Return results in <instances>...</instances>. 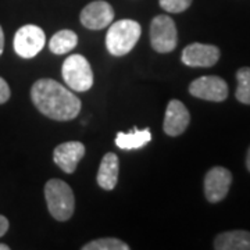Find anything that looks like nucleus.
Segmentation results:
<instances>
[{
	"label": "nucleus",
	"mask_w": 250,
	"mask_h": 250,
	"mask_svg": "<svg viewBox=\"0 0 250 250\" xmlns=\"http://www.w3.org/2000/svg\"><path fill=\"white\" fill-rule=\"evenodd\" d=\"M31 99L35 107L56 121H70L80 114L82 103L71 90L57 81L43 78L36 81L31 89Z\"/></svg>",
	"instance_id": "1"
},
{
	"label": "nucleus",
	"mask_w": 250,
	"mask_h": 250,
	"mask_svg": "<svg viewBox=\"0 0 250 250\" xmlns=\"http://www.w3.org/2000/svg\"><path fill=\"white\" fill-rule=\"evenodd\" d=\"M142 34L139 22L134 20H120L113 22L106 35V47L111 56H125L136 45Z\"/></svg>",
	"instance_id": "2"
},
{
	"label": "nucleus",
	"mask_w": 250,
	"mask_h": 250,
	"mask_svg": "<svg viewBox=\"0 0 250 250\" xmlns=\"http://www.w3.org/2000/svg\"><path fill=\"white\" fill-rule=\"evenodd\" d=\"M45 197L54 220L67 221L71 218L75 210V197L70 185L62 179H50L45 185Z\"/></svg>",
	"instance_id": "3"
},
{
	"label": "nucleus",
	"mask_w": 250,
	"mask_h": 250,
	"mask_svg": "<svg viewBox=\"0 0 250 250\" xmlns=\"http://www.w3.org/2000/svg\"><path fill=\"white\" fill-rule=\"evenodd\" d=\"M62 80L77 92H86L93 86V71L89 62L81 54H71L62 62Z\"/></svg>",
	"instance_id": "4"
},
{
	"label": "nucleus",
	"mask_w": 250,
	"mask_h": 250,
	"mask_svg": "<svg viewBox=\"0 0 250 250\" xmlns=\"http://www.w3.org/2000/svg\"><path fill=\"white\" fill-rule=\"evenodd\" d=\"M152 47L159 53H170L178 43V32L174 20L168 16H157L150 24Z\"/></svg>",
	"instance_id": "5"
},
{
	"label": "nucleus",
	"mask_w": 250,
	"mask_h": 250,
	"mask_svg": "<svg viewBox=\"0 0 250 250\" xmlns=\"http://www.w3.org/2000/svg\"><path fill=\"white\" fill-rule=\"evenodd\" d=\"M45 43L46 36L43 29L32 24L20 28L13 41L14 52L22 59L35 57L45 47Z\"/></svg>",
	"instance_id": "6"
},
{
	"label": "nucleus",
	"mask_w": 250,
	"mask_h": 250,
	"mask_svg": "<svg viewBox=\"0 0 250 250\" xmlns=\"http://www.w3.org/2000/svg\"><path fill=\"white\" fill-rule=\"evenodd\" d=\"M189 93L202 100L224 102L228 98V85L221 77L206 75L197 78L189 85Z\"/></svg>",
	"instance_id": "7"
},
{
	"label": "nucleus",
	"mask_w": 250,
	"mask_h": 250,
	"mask_svg": "<svg viewBox=\"0 0 250 250\" xmlns=\"http://www.w3.org/2000/svg\"><path fill=\"white\" fill-rule=\"evenodd\" d=\"M232 184L231 171L224 167H213L207 171L205 177V195L210 203H218L224 200Z\"/></svg>",
	"instance_id": "8"
},
{
	"label": "nucleus",
	"mask_w": 250,
	"mask_h": 250,
	"mask_svg": "<svg viewBox=\"0 0 250 250\" xmlns=\"http://www.w3.org/2000/svg\"><path fill=\"white\" fill-rule=\"evenodd\" d=\"M81 24L88 29L99 31L108 27L114 21V9L104 0L92 1L81 11Z\"/></svg>",
	"instance_id": "9"
},
{
	"label": "nucleus",
	"mask_w": 250,
	"mask_h": 250,
	"mask_svg": "<svg viewBox=\"0 0 250 250\" xmlns=\"http://www.w3.org/2000/svg\"><path fill=\"white\" fill-rule=\"evenodd\" d=\"M182 62L188 67H213L220 60V49L214 45L190 43L182 50Z\"/></svg>",
	"instance_id": "10"
},
{
	"label": "nucleus",
	"mask_w": 250,
	"mask_h": 250,
	"mask_svg": "<svg viewBox=\"0 0 250 250\" xmlns=\"http://www.w3.org/2000/svg\"><path fill=\"white\" fill-rule=\"evenodd\" d=\"M190 123V114L187 106L177 99H172L167 104L166 117H164V132L170 136H179L187 131Z\"/></svg>",
	"instance_id": "11"
},
{
	"label": "nucleus",
	"mask_w": 250,
	"mask_h": 250,
	"mask_svg": "<svg viewBox=\"0 0 250 250\" xmlns=\"http://www.w3.org/2000/svg\"><path fill=\"white\" fill-rule=\"evenodd\" d=\"M85 154V146L81 142H64L59 145L53 153L54 163L67 174H72Z\"/></svg>",
	"instance_id": "12"
},
{
	"label": "nucleus",
	"mask_w": 250,
	"mask_h": 250,
	"mask_svg": "<svg viewBox=\"0 0 250 250\" xmlns=\"http://www.w3.org/2000/svg\"><path fill=\"white\" fill-rule=\"evenodd\" d=\"M118 172H120V160L114 153H106L103 160L100 163L98 171L99 187L104 190H113L118 182Z\"/></svg>",
	"instance_id": "13"
},
{
	"label": "nucleus",
	"mask_w": 250,
	"mask_h": 250,
	"mask_svg": "<svg viewBox=\"0 0 250 250\" xmlns=\"http://www.w3.org/2000/svg\"><path fill=\"white\" fill-rule=\"evenodd\" d=\"M217 250H250V232L243 229L220 233L214 239Z\"/></svg>",
	"instance_id": "14"
},
{
	"label": "nucleus",
	"mask_w": 250,
	"mask_h": 250,
	"mask_svg": "<svg viewBox=\"0 0 250 250\" xmlns=\"http://www.w3.org/2000/svg\"><path fill=\"white\" fill-rule=\"evenodd\" d=\"M150 141H152V134L149 128H145V129L134 128L132 132H118L116 145L117 147L123 150H134V149H141Z\"/></svg>",
	"instance_id": "15"
},
{
	"label": "nucleus",
	"mask_w": 250,
	"mask_h": 250,
	"mask_svg": "<svg viewBox=\"0 0 250 250\" xmlns=\"http://www.w3.org/2000/svg\"><path fill=\"white\" fill-rule=\"evenodd\" d=\"M78 43V35L70 29H62L56 32L49 41V49L53 54L70 53Z\"/></svg>",
	"instance_id": "16"
},
{
	"label": "nucleus",
	"mask_w": 250,
	"mask_h": 250,
	"mask_svg": "<svg viewBox=\"0 0 250 250\" xmlns=\"http://www.w3.org/2000/svg\"><path fill=\"white\" fill-rule=\"evenodd\" d=\"M238 88L235 92L236 99L243 104H250V67H242L236 72Z\"/></svg>",
	"instance_id": "17"
},
{
	"label": "nucleus",
	"mask_w": 250,
	"mask_h": 250,
	"mask_svg": "<svg viewBox=\"0 0 250 250\" xmlns=\"http://www.w3.org/2000/svg\"><path fill=\"white\" fill-rule=\"evenodd\" d=\"M83 250H129V246L125 242L120 241L117 238H102L89 243H86Z\"/></svg>",
	"instance_id": "18"
},
{
	"label": "nucleus",
	"mask_w": 250,
	"mask_h": 250,
	"mask_svg": "<svg viewBox=\"0 0 250 250\" xmlns=\"http://www.w3.org/2000/svg\"><path fill=\"white\" fill-rule=\"evenodd\" d=\"M160 7L168 13H182L190 7L192 0H159Z\"/></svg>",
	"instance_id": "19"
},
{
	"label": "nucleus",
	"mask_w": 250,
	"mask_h": 250,
	"mask_svg": "<svg viewBox=\"0 0 250 250\" xmlns=\"http://www.w3.org/2000/svg\"><path fill=\"white\" fill-rule=\"evenodd\" d=\"M10 99V88L9 83L0 77V104L6 103Z\"/></svg>",
	"instance_id": "20"
},
{
	"label": "nucleus",
	"mask_w": 250,
	"mask_h": 250,
	"mask_svg": "<svg viewBox=\"0 0 250 250\" xmlns=\"http://www.w3.org/2000/svg\"><path fill=\"white\" fill-rule=\"evenodd\" d=\"M9 229V220L4 215H0V236H3Z\"/></svg>",
	"instance_id": "21"
},
{
	"label": "nucleus",
	"mask_w": 250,
	"mask_h": 250,
	"mask_svg": "<svg viewBox=\"0 0 250 250\" xmlns=\"http://www.w3.org/2000/svg\"><path fill=\"white\" fill-rule=\"evenodd\" d=\"M3 49H4V34H3V29L0 27V56L3 53Z\"/></svg>",
	"instance_id": "22"
},
{
	"label": "nucleus",
	"mask_w": 250,
	"mask_h": 250,
	"mask_svg": "<svg viewBox=\"0 0 250 250\" xmlns=\"http://www.w3.org/2000/svg\"><path fill=\"white\" fill-rule=\"evenodd\" d=\"M246 167H248V170L250 171V147L249 150H248V156H246Z\"/></svg>",
	"instance_id": "23"
},
{
	"label": "nucleus",
	"mask_w": 250,
	"mask_h": 250,
	"mask_svg": "<svg viewBox=\"0 0 250 250\" xmlns=\"http://www.w3.org/2000/svg\"><path fill=\"white\" fill-rule=\"evenodd\" d=\"M10 248L7 245H4V243H0V250H9Z\"/></svg>",
	"instance_id": "24"
}]
</instances>
